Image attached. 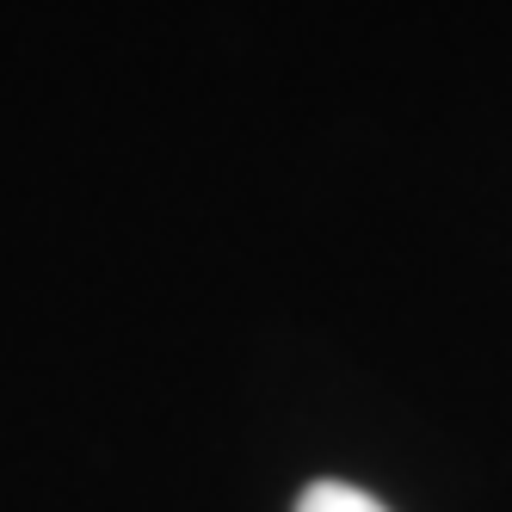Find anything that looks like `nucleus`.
<instances>
[{
  "label": "nucleus",
  "mask_w": 512,
  "mask_h": 512,
  "mask_svg": "<svg viewBox=\"0 0 512 512\" xmlns=\"http://www.w3.org/2000/svg\"><path fill=\"white\" fill-rule=\"evenodd\" d=\"M297 512H383V500H371L352 482H309L297 494Z\"/></svg>",
  "instance_id": "f257e3e1"
}]
</instances>
